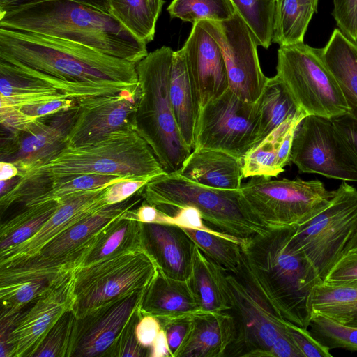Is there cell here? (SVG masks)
I'll use <instances>...</instances> for the list:
<instances>
[{
    "mask_svg": "<svg viewBox=\"0 0 357 357\" xmlns=\"http://www.w3.org/2000/svg\"><path fill=\"white\" fill-rule=\"evenodd\" d=\"M301 173L357 182V155L331 119L305 116L294 134L290 163Z\"/></svg>",
    "mask_w": 357,
    "mask_h": 357,
    "instance_id": "5bb4252c",
    "label": "cell"
},
{
    "mask_svg": "<svg viewBox=\"0 0 357 357\" xmlns=\"http://www.w3.org/2000/svg\"><path fill=\"white\" fill-rule=\"evenodd\" d=\"M309 4H310L316 10H317L319 0H305Z\"/></svg>",
    "mask_w": 357,
    "mask_h": 357,
    "instance_id": "91938a15",
    "label": "cell"
},
{
    "mask_svg": "<svg viewBox=\"0 0 357 357\" xmlns=\"http://www.w3.org/2000/svg\"><path fill=\"white\" fill-rule=\"evenodd\" d=\"M270 357H303L289 334L279 336L273 342Z\"/></svg>",
    "mask_w": 357,
    "mask_h": 357,
    "instance_id": "f5cc1de1",
    "label": "cell"
},
{
    "mask_svg": "<svg viewBox=\"0 0 357 357\" xmlns=\"http://www.w3.org/2000/svg\"><path fill=\"white\" fill-rule=\"evenodd\" d=\"M20 178V176H17L10 179L0 180V197L4 195L10 190H11L14 186L17 183Z\"/></svg>",
    "mask_w": 357,
    "mask_h": 357,
    "instance_id": "9f6ffc18",
    "label": "cell"
},
{
    "mask_svg": "<svg viewBox=\"0 0 357 357\" xmlns=\"http://www.w3.org/2000/svg\"><path fill=\"white\" fill-rule=\"evenodd\" d=\"M347 325L357 327V314Z\"/></svg>",
    "mask_w": 357,
    "mask_h": 357,
    "instance_id": "94428289",
    "label": "cell"
},
{
    "mask_svg": "<svg viewBox=\"0 0 357 357\" xmlns=\"http://www.w3.org/2000/svg\"><path fill=\"white\" fill-rule=\"evenodd\" d=\"M0 27L59 38L134 63L147 54L109 14L71 0H50L0 12Z\"/></svg>",
    "mask_w": 357,
    "mask_h": 357,
    "instance_id": "7a4b0ae2",
    "label": "cell"
},
{
    "mask_svg": "<svg viewBox=\"0 0 357 357\" xmlns=\"http://www.w3.org/2000/svg\"><path fill=\"white\" fill-rule=\"evenodd\" d=\"M287 331L303 357H332L330 349L317 340L306 328L287 321Z\"/></svg>",
    "mask_w": 357,
    "mask_h": 357,
    "instance_id": "ee69618b",
    "label": "cell"
},
{
    "mask_svg": "<svg viewBox=\"0 0 357 357\" xmlns=\"http://www.w3.org/2000/svg\"><path fill=\"white\" fill-rule=\"evenodd\" d=\"M192 315L159 320L166 334L170 357H176L184 344L192 326Z\"/></svg>",
    "mask_w": 357,
    "mask_h": 357,
    "instance_id": "7bdbcfd3",
    "label": "cell"
},
{
    "mask_svg": "<svg viewBox=\"0 0 357 357\" xmlns=\"http://www.w3.org/2000/svg\"><path fill=\"white\" fill-rule=\"evenodd\" d=\"M161 328L158 318L150 314H142L135 327L136 337L139 344L150 349Z\"/></svg>",
    "mask_w": 357,
    "mask_h": 357,
    "instance_id": "681fc988",
    "label": "cell"
},
{
    "mask_svg": "<svg viewBox=\"0 0 357 357\" xmlns=\"http://www.w3.org/2000/svg\"><path fill=\"white\" fill-rule=\"evenodd\" d=\"M174 52L162 46L136 63L139 86L136 131L168 174L178 172L192 151L181 135L170 101Z\"/></svg>",
    "mask_w": 357,
    "mask_h": 357,
    "instance_id": "5b68a950",
    "label": "cell"
},
{
    "mask_svg": "<svg viewBox=\"0 0 357 357\" xmlns=\"http://www.w3.org/2000/svg\"><path fill=\"white\" fill-rule=\"evenodd\" d=\"M312 313L347 325L357 314V288L322 282L311 298Z\"/></svg>",
    "mask_w": 357,
    "mask_h": 357,
    "instance_id": "836d02e7",
    "label": "cell"
},
{
    "mask_svg": "<svg viewBox=\"0 0 357 357\" xmlns=\"http://www.w3.org/2000/svg\"><path fill=\"white\" fill-rule=\"evenodd\" d=\"M347 254L357 255V233L346 245V248L344 251V255Z\"/></svg>",
    "mask_w": 357,
    "mask_h": 357,
    "instance_id": "680465c9",
    "label": "cell"
},
{
    "mask_svg": "<svg viewBox=\"0 0 357 357\" xmlns=\"http://www.w3.org/2000/svg\"><path fill=\"white\" fill-rule=\"evenodd\" d=\"M274 1H276L277 0H274Z\"/></svg>",
    "mask_w": 357,
    "mask_h": 357,
    "instance_id": "be15d7a7",
    "label": "cell"
},
{
    "mask_svg": "<svg viewBox=\"0 0 357 357\" xmlns=\"http://www.w3.org/2000/svg\"><path fill=\"white\" fill-rule=\"evenodd\" d=\"M109 14L138 40L154 39L157 20L147 0H107Z\"/></svg>",
    "mask_w": 357,
    "mask_h": 357,
    "instance_id": "e575fe53",
    "label": "cell"
},
{
    "mask_svg": "<svg viewBox=\"0 0 357 357\" xmlns=\"http://www.w3.org/2000/svg\"><path fill=\"white\" fill-rule=\"evenodd\" d=\"M145 250L158 269L176 280H188L191 275L196 245L179 226L143 223Z\"/></svg>",
    "mask_w": 357,
    "mask_h": 357,
    "instance_id": "7402d4cb",
    "label": "cell"
},
{
    "mask_svg": "<svg viewBox=\"0 0 357 357\" xmlns=\"http://www.w3.org/2000/svg\"><path fill=\"white\" fill-rule=\"evenodd\" d=\"M169 97L181 135L188 149L192 151L199 109L181 48L173 54Z\"/></svg>",
    "mask_w": 357,
    "mask_h": 357,
    "instance_id": "f1b7e54d",
    "label": "cell"
},
{
    "mask_svg": "<svg viewBox=\"0 0 357 357\" xmlns=\"http://www.w3.org/2000/svg\"><path fill=\"white\" fill-rule=\"evenodd\" d=\"M257 102L260 116L259 142L286 120L303 112L276 75L268 77Z\"/></svg>",
    "mask_w": 357,
    "mask_h": 357,
    "instance_id": "1f68e13d",
    "label": "cell"
},
{
    "mask_svg": "<svg viewBox=\"0 0 357 357\" xmlns=\"http://www.w3.org/2000/svg\"><path fill=\"white\" fill-rule=\"evenodd\" d=\"M140 310L130 320L117 339L107 350L106 357H142L149 356V349L143 347L138 342L135 327L141 317Z\"/></svg>",
    "mask_w": 357,
    "mask_h": 357,
    "instance_id": "b9f144b4",
    "label": "cell"
},
{
    "mask_svg": "<svg viewBox=\"0 0 357 357\" xmlns=\"http://www.w3.org/2000/svg\"><path fill=\"white\" fill-rule=\"evenodd\" d=\"M167 10L172 17L192 24L202 20H227L236 13L231 0H172Z\"/></svg>",
    "mask_w": 357,
    "mask_h": 357,
    "instance_id": "f35d334b",
    "label": "cell"
},
{
    "mask_svg": "<svg viewBox=\"0 0 357 357\" xmlns=\"http://www.w3.org/2000/svg\"><path fill=\"white\" fill-rule=\"evenodd\" d=\"M357 233V190L343 181L330 204L305 223L295 236L324 281Z\"/></svg>",
    "mask_w": 357,
    "mask_h": 357,
    "instance_id": "7c38bea8",
    "label": "cell"
},
{
    "mask_svg": "<svg viewBox=\"0 0 357 357\" xmlns=\"http://www.w3.org/2000/svg\"><path fill=\"white\" fill-rule=\"evenodd\" d=\"M236 12L252 33L257 45L268 48L273 43L276 1L231 0Z\"/></svg>",
    "mask_w": 357,
    "mask_h": 357,
    "instance_id": "8d00e7d4",
    "label": "cell"
},
{
    "mask_svg": "<svg viewBox=\"0 0 357 357\" xmlns=\"http://www.w3.org/2000/svg\"><path fill=\"white\" fill-rule=\"evenodd\" d=\"M0 61L70 82L138 84L136 63L72 41L0 27Z\"/></svg>",
    "mask_w": 357,
    "mask_h": 357,
    "instance_id": "3957f363",
    "label": "cell"
},
{
    "mask_svg": "<svg viewBox=\"0 0 357 357\" xmlns=\"http://www.w3.org/2000/svg\"><path fill=\"white\" fill-rule=\"evenodd\" d=\"M141 192L145 202L160 210L195 207L208 224L240 238L262 234L270 228L255 214L240 189L210 188L178 173H167L150 181Z\"/></svg>",
    "mask_w": 357,
    "mask_h": 357,
    "instance_id": "8992f818",
    "label": "cell"
},
{
    "mask_svg": "<svg viewBox=\"0 0 357 357\" xmlns=\"http://www.w3.org/2000/svg\"><path fill=\"white\" fill-rule=\"evenodd\" d=\"M316 10L305 0H277L273 43L280 47L304 43Z\"/></svg>",
    "mask_w": 357,
    "mask_h": 357,
    "instance_id": "d6a6232c",
    "label": "cell"
},
{
    "mask_svg": "<svg viewBox=\"0 0 357 357\" xmlns=\"http://www.w3.org/2000/svg\"><path fill=\"white\" fill-rule=\"evenodd\" d=\"M181 50L200 112L208 102L229 89L223 54L201 21L192 24Z\"/></svg>",
    "mask_w": 357,
    "mask_h": 357,
    "instance_id": "ffe728a7",
    "label": "cell"
},
{
    "mask_svg": "<svg viewBox=\"0 0 357 357\" xmlns=\"http://www.w3.org/2000/svg\"><path fill=\"white\" fill-rule=\"evenodd\" d=\"M300 112L288 119L253 146L243 158V177L277 176L290 163L295 132L306 116Z\"/></svg>",
    "mask_w": 357,
    "mask_h": 357,
    "instance_id": "603a6c76",
    "label": "cell"
},
{
    "mask_svg": "<svg viewBox=\"0 0 357 357\" xmlns=\"http://www.w3.org/2000/svg\"><path fill=\"white\" fill-rule=\"evenodd\" d=\"M153 178H126L109 185L104 193L105 205L117 204L128 199L142 189Z\"/></svg>",
    "mask_w": 357,
    "mask_h": 357,
    "instance_id": "bcb514c9",
    "label": "cell"
},
{
    "mask_svg": "<svg viewBox=\"0 0 357 357\" xmlns=\"http://www.w3.org/2000/svg\"><path fill=\"white\" fill-rule=\"evenodd\" d=\"M121 215L100 230L94 247L81 267L117 255L145 250L143 223Z\"/></svg>",
    "mask_w": 357,
    "mask_h": 357,
    "instance_id": "f546056e",
    "label": "cell"
},
{
    "mask_svg": "<svg viewBox=\"0 0 357 357\" xmlns=\"http://www.w3.org/2000/svg\"><path fill=\"white\" fill-rule=\"evenodd\" d=\"M139 98L138 85L116 94L79 100L77 117L67 137V145L93 143L115 131L136 130Z\"/></svg>",
    "mask_w": 357,
    "mask_h": 357,
    "instance_id": "ac0fdd59",
    "label": "cell"
},
{
    "mask_svg": "<svg viewBox=\"0 0 357 357\" xmlns=\"http://www.w3.org/2000/svg\"><path fill=\"white\" fill-rule=\"evenodd\" d=\"M183 229L206 257L229 273L239 272L244 259L241 245L207 231Z\"/></svg>",
    "mask_w": 357,
    "mask_h": 357,
    "instance_id": "74e56055",
    "label": "cell"
},
{
    "mask_svg": "<svg viewBox=\"0 0 357 357\" xmlns=\"http://www.w3.org/2000/svg\"><path fill=\"white\" fill-rule=\"evenodd\" d=\"M107 187L77 192L59 200L57 210L35 235L0 252V268L12 266L33 257L58 234L105 206L103 196Z\"/></svg>",
    "mask_w": 357,
    "mask_h": 357,
    "instance_id": "44dd1931",
    "label": "cell"
},
{
    "mask_svg": "<svg viewBox=\"0 0 357 357\" xmlns=\"http://www.w3.org/2000/svg\"><path fill=\"white\" fill-rule=\"evenodd\" d=\"M357 281V255H343L331 268L324 282L344 284Z\"/></svg>",
    "mask_w": 357,
    "mask_h": 357,
    "instance_id": "c3c4849f",
    "label": "cell"
},
{
    "mask_svg": "<svg viewBox=\"0 0 357 357\" xmlns=\"http://www.w3.org/2000/svg\"><path fill=\"white\" fill-rule=\"evenodd\" d=\"M76 319L73 310L66 312L49 331L31 357H70Z\"/></svg>",
    "mask_w": 357,
    "mask_h": 357,
    "instance_id": "60d3db41",
    "label": "cell"
},
{
    "mask_svg": "<svg viewBox=\"0 0 357 357\" xmlns=\"http://www.w3.org/2000/svg\"><path fill=\"white\" fill-rule=\"evenodd\" d=\"M146 289L77 319L70 357L104 356L132 317L140 310Z\"/></svg>",
    "mask_w": 357,
    "mask_h": 357,
    "instance_id": "d6986e66",
    "label": "cell"
},
{
    "mask_svg": "<svg viewBox=\"0 0 357 357\" xmlns=\"http://www.w3.org/2000/svg\"><path fill=\"white\" fill-rule=\"evenodd\" d=\"M332 15L338 29L357 42V0H333Z\"/></svg>",
    "mask_w": 357,
    "mask_h": 357,
    "instance_id": "f6af8a7d",
    "label": "cell"
},
{
    "mask_svg": "<svg viewBox=\"0 0 357 357\" xmlns=\"http://www.w3.org/2000/svg\"><path fill=\"white\" fill-rule=\"evenodd\" d=\"M240 190L255 214L270 228L305 223L326 208L335 193L318 179L265 176L250 177Z\"/></svg>",
    "mask_w": 357,
    "mask_h": 357,
    "instance_id": "8fae6325",
    "label": "cell"
},
{
    "mask_svg": "<svg viewBox=\"0 0 357 357\" xmlns=\"http://www.w3.org/2000/svg\"><path fill=\"white\" fill-rule=\"evenodd\" d=\"M140 312L160 320L192 315L199 310L189 280L169 278L158 269L144 292Z\"/></svg>",
    "mask_w": 357,
    "mask_h": 357,
    "instance_id": "484cf974",
    "label": "cell"
},
{
    "mask_svg": "<svg viewBox=\"0 0 357 357\" xmlns=\"http://www.w3.org/2000/svg\"><path fill=\"white\" fill-rule=\"evenodd\" d=\"M50 0H0V12ZM96 8L109 14L107 0H71Z\"/></svg>",
    "mask_w": 357,
    "mask_h": 357,
    "instance_id": "816d5d0a",
    "label": "cell"
},
{
    "mask_svg": "<svg viewBox=\"0 0 357 357\" xmlns=\"http://www.w3.org/2000/svg\"><path fill=\"white\" fill-rule=\"evenodd\" d=\"M150 8L155 17L158 20L164 4V0H147Z\"/></svg>",
    "mask_w": 357,
    "mask_h": 357,
    "instance_id": "6f0895ef",
    "label": "cell"
},
{
    "mask_svg": "<svg viewBox=\"0 0 357 357\" xmlns=\"http://www.w3.org/2000/svg\"><path fill=\"white\" fill-rule=\"evenodd\" d=\"M144 200L141 190L123 202L105 205L66 229L36 255L0 268V284L34 278H58L79 268L94 247L100 230Z\"/></svg>",
    "mask_w": 357,
    "mask_h": 357,
    "instance_id": "52a82bcc",
    "label": "cell"
},
{
    "mask_svg": "<svg viewBox=\"0 0 357 357\" xmlns=\"http://www.w3.org/2000/svg\"><path fill=\"white\" fill-rule=\"evenodd\" d=\"M78 104V101L70 98H61L21 106L15 109L29 120L45 116Z\"/></svg>",
    "mask_w": 357,
    "mask_h": 357,
    "instance_id": "7dc6e473",
    "label": "cell"
},
{
    "mask_svg": "<svg viewBox=\"0 0 357 357\" xmlns=\"http://www.w3.org/2000/svg\"><path fill=\"white\" fill-rule=\"evenodd\" d=\"M158 267L146 251L117 255L75 271L73 311L80 319L93 311L146 289Z\"/></svg>",
    "mask_w": 357,
    "mask_h": 357,
    "instance_id": "9c48e42d",
    "label": "cell"
},
{
    "mask_svg": "<svg viewBox=\"0 0 357 357\" xmlns=\"http://www.w3.org/2000/svg\"><path fill=\"white\" fill-rule=\"evenodd\" d=\"M276 76L306 115L333 119L349 113V107L318 48L304 43L281 46Z\"/></svg>",
    "mask_w": 357,
    "mask_h": 357,
    "instance_id": "30bf717a",
    "label": "cell"
},
{
    "mask_svg": "<svg viewBox=\"0 0 357 357\" xmlns=\"http://www.w3.org/2000/svg\"><path fill=\"white\" fill-rule=\"evenodd\" d=\"M236 323L230 311L192 315L190 333L176 357H223L233 343Z\"/></svg>",
    "mask_w": 357,
    "mask_h": 357,
    "instance_id": "cb8c5ba5",
    "label": "cell"
},
{
    "mask_svg": "<svg viewBox=\"0 0 357 357\" xmlns=\"http://www.w3.org/2000/svg\"><path fill=\"white\" fill-rule=\"evenodd\" d=\"M227 273L224 268L206 257L196 246L188 280L199 312L231 311L232 305Z\"/></svg>",
    "mask_w": 357,
    "mask_h": 357,
    "instance_id": "83f0119b",
    "label": "cell"
},
{
    "mask_svg": "<svg viewBox=\"0 0 357 357\" xmlns=\"http://www.w3.org/2000/svg\"><path fill=\"white\" fill-rule=\"evenodd\" d=\"M79 105L37 118L22 130L1 132V161L16 165L20 176L62 151L77 119Z\"/></svg>",
    "mask_w": 357,
    "mask_h": 357,
    "instance_id": "2e32d148",
    "label": "cell"
},
{
    "mask_svg": "<svg viewBox=\"0 0 357 357\" xmlns=\"http://www.w3.org/2000/svg\"><path fill=\"white\" fill-rule=\"evenodd\" d=\"M344 285H347V286H350V287H356L357 288V281H354V282H347V284H344Z\"/></svg>",
    "mask_w": 357,
    "mask_h": 357,
    "instance_id": "6125c7cd",
    "label": "cell"
},
{
    "mask_svg": "<svg viewBox=\"0 0 357 357\" xmlns=\"http://www.w3.org/2000/svg\"><path fill=\"white\" fill-rule=\"evenodd\" d=\"M220 47L225 59L229 89L239 98L256 102L268 77L263 73L257 44L250 29L236 12L225 21H201Z\"/></svg>",
    "mask_w": 357,
    "mask_h": 357,
    "instance_id": "9a60e30c",
    "label": "cell"
},
{
    "mask_svg": "<svg viewBox=\"0 0 357 357\" xmlns=\"http://www.w3.org/2000/svg\"><path fill=\"white\" fill-rule=\"evenodd\" d=\"M149 357L170 356L165 331L161 328L149 349Z\"/></svg>",
    "mask_w": 357,
    "mask_h": 357,
    "instance_id": "db71d44e",
    "label": "cell"
},
{
    "mask_svg": "<svg viewBox=\"0 0 357 357\" xmlns=\"http://www.w3.org/2000/svg\"><path fill=\"white\" fill-rule=\"evenodd\" d=\"M257 102L239 98L229 89L199 114L194 149H214L242 158L259 142Z\"/></svg>",
    "mask_w": 357,
    "mask_h": 357,
    "instance_id": "4fadbf2b",
    "label": "cell"
},
{
    "mask_svg": "<svg viewBox=\"0 0 357 357\" xmlns=\"http://www.w3.org/2000/svg\"><path fill=\"white\" fill-rule=\"evenodd\" d=\"M227 281L236 334L226 356L270 357L275 340L287 333V321L273 307L245 257L238 273L227 272Z\"/></svg>",
    "mask_w": 357,
    "mask_h": 357,
    "instance_id": "ba28073f",
    "label": "cell"
},
{
    "mask_svg": "<svg viewBox=\"0 0 357 357\" xmlns=\"http://www.w3.org/2000/svg\"><path fill=\"white\" fill-rule=\"evenodd\" d=\"M61 201L52 200L24 207L0 227V252L12 249L35 235L52 217Z\"/></svg>",
    "mask_w": 357,
    "mask_h": 357,
    "instance_id": "4dcf8cb0",
    "label": "cell"
},
{
    "mask_svg": "<svg viewBox=\"0 0 357 357\" xmlns=\"http://www.w3.org/2000/svg\"><path fill=\"white\" fill-rule=\"evenodd\" d=\"M318 49L347 102L348 114L357 119V42L337 28L326 45Z\"/></svg>",
    "mask_w": 357,
    "mask_h": 357,
    "instance_id": "4316f807",
    "label": "cell"
},
{
    "mask_svg": "<svg viewBox=\"0 0 357 357\" xmlns=\"http://www.w3.org/2000/svg\"><path fill=\"white\" fill-rule=\"evenodd\" d=\"M210 188L239 190L243 177V159L214 149H194L176 172Z\"/></svg>",
    "mask_w": 357,
    "mask_h": 357,
    "instance_id": "d4e9b609",
    "label": "cell"
},
{
    "mask_svg": "<svg viewBox=\"0 0 357 357\" xmlns=\"http://www.w3.org/2000/svg\"><path fill=\"white\" fill-rule=\"evenodd\" d=\"M165 174L149 144L136 130H119L93 143L67 146L24 175L49 180L79 174L154 178Z\"/></svg>",
    "mask_w": 357,
    "mask_h": 357,
    "instance_id": "277c9868",
    "label": "cell"
},
{
    "mask_svg": "<svg viewBox=\"0 0 357 357\" xmlns=\"http://www.w3.org/2000/svg\"><path fill=\"white\" fill-rule=\"evenodd\" d=\"M63 275L54 278H34L0 284V319L17 314L25 307L31 305Z\"/></svg>",
    "mask_w": 357,
    "mask_h": 357,
    "instance_id": "d590c367",
    "label": "cell"
},
{
    "mask_svg": "<svg viewBox=\"0 0 357 357\" xmlns=\"http://www.w3.org/2000/svg\"><path fill=\"white\" fill-rule=\"evenodd\" d=\"M331 119L357 155V119L348 114Z\"/></svg>",
    "mask_w": 357,
    "mask_h": 357,
    "instance_id": "f907efd6",
    "label": "cell"
},
{
    "mask_svg": "<svg viewBox=\"0 0 357 357\" xmlns=\"http://www.w3.org/2000/svg\"><path fill=\"white\" fill-rule=\"evenodd\" d=\"M19 175V170L15 165L10 162L1 161L0 180L10 179Z\"/></svg>",
    "mask_w": 357,
    "mask_h": 357,
    "instance_id": "11a10c76",
    "label": "cell"
},
{
    "mask_svg": "<svg viewBox=\"0 0 357 357\" xmlns=\"http://www.w3.org/2000/svg\"><path fill=\"white\" fill-rule=\"evenodd\" d=\"M308 328L312 335L330 350L342 348L357 351V327L312 313Z\"/></svg>",
    "mask_w": 357,
    "mask_h": 357,
    "instance_id": "ab89813d",
    "label": "cell"
},
{
    "mask_svg": "<svg viewBox=\"0 0 357 357\" xmlns=\"http://www.w3.org/2000/svg\"><path fill=\"white\" fill-rule=\"evenodd\" d=\"M75 271L61 276L31 307L17 315L7 331L0 333V357L32 356L58 319L73 310Z\"/></svg>",
    "mask_w": 357,
    "mask_h": 357,
    "instance_id": "e0dca14e",
    "label": "cell"
},
{
    "mask_svg": "<svg viewBox=\"0 0 357 357\" xmlns=\"http://www.w3.org/2000/svg\"><path fill=\"white\" fill-rule=\"evenodd\" d=\"M297 225L271 227L245 240L243 255L285 320L308 329L314 287L324 282L299 245Z\"/></svg>",
    "mask_w": 357,
    "mask_h": 357,
    "instance_id": "6da1fadb",
    "label": "cell"
}]
</instances>
